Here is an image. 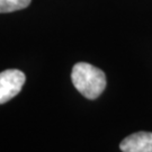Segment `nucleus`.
Returning a JSON list of instances; mask_svg holds the SVG:
<instances>
[{"instance_id":"f257e3e1","label":"nucleus","mask_w":152,"mask_h":152,"mask_svg":"<svg viewBox=\"0 0 152 152\" xmlns=\"http://www.w3.org/2000/svg\"><path fill=\"white\" fill-rule=\"evenodd\" d=\"M71 80L83 97L91 100L99 97L107 85L103 71L86 62H79L73 65Z\"/></svg>"},{"instance_id":"20e7f679","label":"nucleus","mask_w":152,"mask_h":152,"mask_svg":"<svg viewBox=\"0 0 152 152\" xmlns=\"http://www.w3.org/2000/svg\"><path fill=\"white\" fill-rule=\"evenodd\" d=\"M32 0H0V14L12 12L29 6Z\"/></svg>"},{"instance_id":"f03ea898","label":"nucleus","mask_w":152,"mask_h":152,"mask_svg":"<svg viewBox=\"0 0 152 152\" xmlns=\"http://www.w3.org/2000/svg\"><path fill=\"white\" fill-rule=\"evenodd\" d=\"M24 72L16 69H9L0 72V105L9 102L17 96L25 83Z\"/></svg>"},{"instance_id":"7ed1b4c3","label":"nucleus","mask_w":152,"mask_h":152,"mask_svg":"<svg viewBox=\"0 0 152 152\" xmlns=\"http://www.w3.org/2000/svg\"><path fill=\"white\" fill-rule=\"evenodd\" d=\"M123 152H152V132H137L125 137L120 144Z\"/></svg>"}]
</instances>
